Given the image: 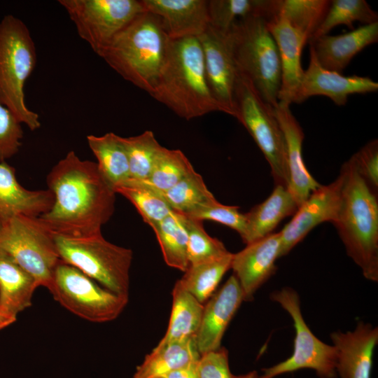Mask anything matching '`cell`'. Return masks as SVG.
<instances>
[{
    "instance_id": "9a60e30c",
    "label": "cell",
    "mask_w": 378,
    "mask_h": 378,
    "mask_svg": "<svg viewBox=\"0 0 378 378\" xmlns=\"http://www.w3.org/2000/svg\"><path fill=\"white\" fill-rule=\"evenodd\" d=\"M309 63L304 70L293 103L300 104L312 96L323 95L335 104L344 106L354 94L375 92L378 83L367 76H344L328 70L318 62L312 48H309Z\"/></svg>"
},
{
    "instance_id": "d4e9b609",
    "label": "cell",
    "mask_w": 378,
    "mask_h": 378,
    "mask_svg": "<svg viewBox=\"0 0 378 378\" xmlns=\"http://www.w3.org/2000/svg\"><path fill=\"white\" fill-rule=\"evenodd\" d=\"M36 280L0 249V309L17 317L31 306Z\"/></svg>"
},
{
    "instance_id": "3957f363",
    "label": "cell",
    "mask_w": 378,
    "mask_h": 378,
    "mask_svg": "<svg viewBox=\"0 0 378 378\" xmlns=\"http://www.w3.org/2000/svg\"><path fill=\"white\" fill-rule=\"evenodd\" d=\"M150 96L186 120L223 112L209 90L197 37L170 41Z\"/></svg>"
},
{
    "instance_id": "f6af8a7d",
    "label": "cell",
    "mask_w": 378,
    "mask_h": 378,
    "mask_svg": "<svg viewBox=\"0 0 378 378\" xmlns=\"http://www.w3.org/2000/svg\"><path fill=\"white\" fill-rule=\"evenodd\" d=\"M3 227H4V222L0 218V234H1V231L3 230Z\"/></svg>"
},
{
    "instance_id": "ba28073f",
    "label": "cell",
    "mask_w": 378,
    "mask_h": 378,
    "mask_svg": "<svg viewBox=\"0 0 378 378\" xmlns=\"http://www.w3.org/2000/svg\"><path fill=\"white\" fill-rule=\"evenodd\" d=\"M234 118L244 126L262 151L271 168L275 185L287 188L289 177L286 142L274 108L239 72L234 88Z\"/></svg>"
},
{
    "instance_id": "1f68e13d",
    "label": "cell",
    "mask_w": 378,
    "mask_h": 378,
    "mask_svg": "<svg viewBox=\"0 0 378 378\" xmlns=\"http://www.w3.org/2000/svg\"><path fill=\"white\" fill-rule=\"evenodd\" d=\"M115 191L127 198L151 227L173 211L160 192L143 181L130 179Z\"/></svg>"
},
{
    "instance_id": "cb8c5ba5",
    "label": "cell",
    "mask_w": 378,
    "mask_h": 378,
    "mask_svg": "<svg viewBox=\"0 0 378 378\" xmlns=\"http://www.w3.org/2000/svg\"><path fill=\"white\" fill-rule=\"evenodd\" d=\"M298 209L288 188L275 185L265 201L244 214L246 226L241 239L248 244L268 236L284 218L294 215Z\"/></svg>"
},
{
    "instance_id": "8d00e7d4",
    "label": "cell",
    "mask_w": 378,
    "mask_h": 378,
    "mask_svg": "<svg viewBox=\"0 0 378 378\" xmlns=\"http://www.w3.org/2000/svg\"><path fill=\"white\" fill-rule=\"evenodd\" d=\"M122 141L128 157L130 179L147 180L162 146L150 130L136 136L122 137Z\"/></svg>"
},
{
    "instance_id": "7402d4cb",
    "label": "cell",
    "mask_w": 378,
    "mask_h": 378,
    "mask_svg": "<svg viewBox=\"0 0 378 378\" xmlns=\"http://www.w3.org/2000/svg\"><path fill=\"white\" fill-rule=\"evenodd\" d=\"M377 41L378 22L340 35H323L309 44L323 68L342 73L355 55Z\"/></svg>"
},
{
    "instance_id": "7bdbcfd3",
    "label": "cell",
    "mask_w": 378,
    "mask_h": 378,
    "mask_svg": "<svg viewBox=\"0 0 378 378\" xmlns=\"http://www.w3.org/2000/svg\"><path fill=\"white\" fill-rule=\"evenodd\" d=\"M198 361V360H197ZM197 361L164 375L165 378H198Z\"/></svg>"
},
{
    "instance_id": "484cf974",
    "label": "cell",
    "mask_w": 378,
    "mask_h": 378,
    "mask_svg": "<svg viewBox=\"0 0 378 378\" xmlns=\"http://www.w3.org/2000/svg\"><path fill=\"white\" fill-rule=\"evenodd\" d=\"M196 337L158 344L139 365L133 378H152L197 361L200 358Z\"/></svg>"
},
{
    "instance_id": "f1b7e54d",
    "label": "cell",
    "mask_w": 378,
    "mask_h": 378,
    "mask_svg": "<svg viewBox=\"0 0 378 378\" xmlns=\"http://www.w3.org/2000/svg\"><path fill=\"white\" fill-rule=\"evenodd\" d=\"M152 229L166 264L184 272L189 266L186 216L172 211L164 219L153 225Z\"/></svg>"
},
{
    "instance_id": "60d3db41",
    "label": "cell",
    "mask_w": 378,
    "mask_h": 378,
    "mask_svg": "<svg viewBox=\"0 0 378 378\" xmlns=\"http://www.w3.org/2000/svg\"><path fill=\"white\" fill-rule=\"evenodd\" d=\"M198 378H258L257 371L236 375L231 372L228 352L224 347L205 353L197 361Z\"/></svg>"
},
{
    "instance_id": "7a4b0ae2",
    "label": "cell",
    "mask_w": 378,
    "mask_h": 378,
    "mask_svg": "<svg viewBox=\"0 0 378 378\" xmlns=\"http://www.w3.org/2000/svg\"><path fill=\"white\" fill-rule=\"evenodd\" d=\"M341 202L332 222L347 255L368 280L378 281V200L351 158L341 167Z\"/></svg>"
},
{
    "instance_id": "d6a6232c",
    "label": "cell",
    "mask_w": 378,
    "mask_h": 378,
    "mask_svg": "<svg viewBox=\"0 0 378 378\" xmlns=\"http://www.w3.org/2000/svg\"><path fill=\"white\" fill-rule=\"evenodd\" d=\"M360 22L369 24L378 22V14L365 0H332L321 23L309 43L328 34L334 27L344 24L353 29Z\"/></svg>"
},
{
    "instance_id": "74e56055",
    "label": "cell",
    "mask_w": 378,
    "mask_h": 378,
    "mask_svg": "<svg viewBox=\"0 0 378 378\" xmlns=\"http://www.w3.org/2000/svg\"><path fill=\"white\" fill-rule=\"evenodd\" d=\"M186 225L188 236L187 256L189 265L211 260L229 253L220 241L206 233L202 221L186 216Z\"/></svg>"
},
{
    "instance_id": "b9f144b4",
    "label": "cell",
    "mask_w": 378,
    "mask_h": 378,
    "mask_svg": "<svg viewBox=\"0 0 378 378\" xmlns=\"http://www.w3.org/2000/svg\"><path fill=\"white\" fill-rule=\"evenodd\" d=\"M358 172L376 192L378 188V141L367 143L351 157Z\"/></svg>"
},
{
    "instance_id": "9c48e42d",
    "label": "cell",
    "mask_w": 378,
    "mask_h": 378,
    "mask_svg": "<svg viewBox=\"0 0 378 378\" xmlns=\"http://www.w3.org/2000/svg\"><path fill=\"white\" fill-rule=\"evenodd\" d=\"M47 288L66 309L93 323L115 319L128 302V297L110 291L61 260Z\"/></svg>"
},
{
    "instance_id": "6da1fadb",
    "label": "cell",
    "mask_w": 378,
    "mask_h": 378,
    "mask_svg": "<svg viewBox=\"0 0 378 378\" xmlns=\"http://www.w3.org/2000/svg\"><path fill=\"white\" fill-rule=\"evenodd\" d=\"M46 183L54 201L38 218L48 230L74 238L102 234L114 212L117 193L96 162L81 160L71 150L52 167Z\"/></svg>"
},
{
    "instance_id": "83f0119b",
    "label": "cell",
    "mask_w": 378,
    "mask_h": 378,
    "mask_svg": "<svg viewBox=\"0 0 378 378\" xmlns=\"http://www.w3.org/2000/svg\"><path fill=\"white\" fill-rule=\"evenodd\" d=\"M204 306L176 281L172 290V307L167 332L158 344L196 337Z\"/></svg>"
},
{
    "instance_id": "603a6c76",
    "label": "cell",
    "mask_w": 378,
    "mask_h": 378,
    "mask_svg": "<svg viewBox=\"0 0 378 378\" xmlns=\"http://www.w3.org/2000/svg\"><path fill=\"white\" fill-rule=\"evenodd\" d=\"M54 196L49 189L31 190L18 181L15 169L0 162V218L3 222L18 216L38 218L52 206Z\"/></svg>"
},
{
    "instance_id": "ab89813d",
    "label": "cell",
    "mask_w": 378,
    "mask_h": 378,
    "mask_svg": "<svg viewBox=\"0 0 378 378\" xmlns=\"http://www.w3.org/2000/svg\"><path fill=\"white\" fill-rule=\"evenodd\" d=\"M22 123L0 102V162L16 155L23 138Z\"/></svg>"
},
{
    "instance_id": "ee69618b",
    "label": "cell",
    "mask_w": 378,
    "mask_h": 378,
    "mask_svg": "<svg viewBox=\"0 0 378 378\" xmlns=\"http://www.w3.org/2000/svg\"><path fill=\"white\" fill-rule=\"evenodd\" d=\"M16 321V316L10 315L0 309V330L11 325Z\"/></svg>"
},
{
    "instance_id": "8992f818",
    "label": "cell",
    "mask_w": 378,
    "mask_h": 378,
    "mask_svg": "<svg viewBox=\"0 0 378 378\" xmlns=\"http://www.w3.org/2000/svg\"><path fill=\"white\" fill-rule=\"evenodd\" d=\"M238 71L253 84L261 98L274 108L279 102L281 64L267 20L252 16L237 22L230 31Z\"/></svg>"
},
{
    "instance_id": "d6986e66",
    "label": "cell",
    "mask_w": 378,
    "mask_h": 378,
    "mask_svg": "<svg viewBox=\"0 0 378 378\" xmlns=\"http://www.w3.org/2000/svg\"><path fill=\"white\" fill-rule=\"evenodd\" d=\"M336 351V372L341 378H371L377 327L360 322L354 331L330 335Z\"/></svg>"
},
{
    "instance_id": "4fadbf2b",
    "label": "cell",
    "mask_w": 378,
    "mask_h": 378,
    "mask_svg": "<svg viewBox=\"0 0 378 378\" xmlns=\"http://www.w3.org/2000/svg\"><path fill=\"white\" fill-rule=\"evenodd\" d=\"M202 49L206 81L222 111L234 117V92L239 71L230 33L211 25L197 37Z\"/></svg>"
},
{
    "instance_id": "44dd1931",
    "label": "cell",
    "mask_w": 378,
    "mask_h": 378,
    "mask_svg": "<svg viewBox=\"0 0 378 378\" xmlns=\"http://www.w3.org/2000/svg\"><path fill=\"white\" fill-rule=\"evenodd\" d=\"M171 40L198 37L209 25L206 0H141Z\"/></svg>"
},
{
    "instance_id": "4dcf8cb0",
    "label": "cell",
    "mask_w": 378,
    "mask_h": 378,
    "mask_svg": "<svg viewBox=\"0 0 378 378\" xmlns=\"http://www.w3.org/2000/svg\"><path fill=\"white\" fill-rule=\"evenodd\" d=\"M233 253L199 264L189 265L178 283L200 303L206 301L215 291L231 267Z\"/></svg>"
},
{
    "instance_id": "5bb4252c",
    "label": "cell",
    "mask_w": 378,
    "mask_h": 378,
    "mask_svg": "<svg viewBox=\"0 0 378 378\" xmlns=\"http://www.w3.org/2000/svg\"><path fill=\"white\" fill-rule=\"evenodd\" d=\"M342 178L340 174L328 185H321L298 207L280 233L279 258L287 255L318 225L335 220L341 202Z\"/></svg>"
},
{
    "instance_id": "4316f807",
    "label": "cell",
    "mask_w": 378,
    "mask_h": 378,
    "mask_svg": "<svg viewBox=\"0 0 378 378\" xmlns=\"http://www.w3.org/2000/svg\"><path fill=\"white\" fill-rule=\"evenodd\" d=\"M88 146L97 159L98 169L114 188L130 179L128 157L122 136L113 132L87 136Z\"/></svg>"
},
{
    "instance_id": "f35d334b",
    "label": "cell",
    "mask_w": 378,
    "mask_h": 378,
    "mask_svg": "<svg viewBox=\"0 0 378 378\" xmlns=\"http://www.w3.org/2000/svg\"><path fill=\"white\" fill-rule=\"evenodd\" d=\"M184 215L200 221L210 220L225 225L236 230L241 238L245 232V215L239 207L222 204L216 200Z\"/></svg>"
},
{
    "instance_id": "52a82bcc",
    "label": "cell",
    "mask_w": 378,
    "mask_h": 378,
    "mask_svg": "<svg viewBox=\"0 0 378 378\" xmlns=\"http://www.w3.org/2000/svg\"><path fill=\"white\" fill-rule=\"evenodd\" d=\"M54 237L61 260L110 291L128 297L131 249L109 242L102 234L80 238Z\"/></svg>"
},
{
    "instance_id": "7c38bea8",
    "label": "cell",
    "mask_w": 378,
    "mask_h": 378,
    "mask_svg": "<svg viewBox=\"0 0 378 378\" xmlns=\"http://www.w3.org/2000/svg\"><path fill=\"white\" fill-rule=\"evenodd\" d=\"M80 38L97 55L139 15L146 11L137 0H59Z\"/></svg>"
},
{
    "instance_id": "8fae6325",
    "label": "cell",
    "mask_w": 378,
    "mask_h": 378,
    "mask_svg": "<svg viewBox=\"0 0 378 378\" xmlns=\"http://www.w3.org/2000/svg\"><path fill=\"white\" fill-rule=\"evenodd\" d=\"M270 298L279 303L293 321L295 330L293 352L286 360L262 369V374L258 378H274L301 369L313 370L319 378H335L337 376L335 349L312 332L302 315L297 292L285 287L273 292Z\"/></svg>"
},
{
    "instance_id": "5b68a950",
    "label": "cell",
    "mask_w": 378,
    "mask_h": 378,
    "mask_svg": "<svg viewBox=\"0 0 378 378\" xmlns=\"http://www.w3.org/2000/svg\"><path fill=\"white\" fill-rule=\"evenodd\" d=\"M36 62L29 28L18 18L6 15L0 21V102L31 131L40 128L41 122L26 104L24 86Z\"/></svg>"
},
{
    "instance_id": "ac0fdd59",
    "label": "cell",
    "mask_w": 378,
    "mask_h": 378,
    "mask_svg": "<svg viewBox=\"0 0 378 378\" xmlns=\"http://www.w3.org/2000/svg\"><path fill=\"white\" fill-rule=\"evenodd\" d=\"M243 300L241 288L232 274L204 307L196 335L200 355L220 348L225 331Z\"/></svg>"
},
{
    "instance_id": "d590c367",
    "label": "cell",
    "mask_w": 378,
    "mask_h": 378,
    "mask_svg": "<svg viewBox=\"0 0 378 378\" xmlns=\"http://www.w3.org/2000/svg\"><path fill=\"white\" fill-rule=\"evenodd\" d=\"M161 193L173 211L183 214L216 200L195 171Z\"/></svg>"
},
{
    "instance_id": "836d02e7",
    "label": "cell",
    "mask_w": 378,
    "mask_h": 378,
    "mask_svg": "<svg viewBox=\"0 0 378 378\" xmlns=\"http://www.w3.org/2000/svg\"><path fill=\"white\" fill-rule=\"evenodd\" d=\"M330 4L329 0H274L272 15H277L303 31L309 42Z\"/></svg>"
},
{
    "instance_id": "e575fe53",
    "label": "cell",
    "mask_w": 378,
    "mask_h": 378,
    "mask_svg": "<svg viewBox=\"0 0 378 378\" xmlns=\"http://www.w3.org/2000/svg\"><path fill=\"white\" fill-rule=\"evenodd\" d=\"M194 171L190 162L181 150L162 146L150 176L143 182L162 192Z\"/></svg>"
},
{
    "instance_id": "ffe728a7",
    "label": "cell",
    "mask_w": 378,
    "mask_h": 378,
    "mask_svg": "<svg viewBox=\"0 0 378 378\" xmlns=\"http://www.w3.org/2000/svg\"><path fill=\"white\" fill-rule=\"evenodd\" d=\"M290 106L279 101L274 111L286 142L289 177L287 188L299 207L321 185L306 168L302 158L304 132Z\"/></svg>"
},
{
    "instance_id": "bcb514c9",
    "label": "cell",
    "mask_w": 378,
    "mask_h": 378,
    "mask_svg": "<svg viewBox=\"0 0 378 378\" xmlns=\"http://www.w3.org/2000/svg\"><path fill=\"white\" fill-rule=\"evenodd\" d=\"M152 378H165V377L164 376H158V377H155Z\"/></svg>"
},
{
    "instance_id": "f546056e",
    "label": "cell",
    "mask_w": 378,
    "mask_h": 378,
    "mask_svg": "<svg viewBox=\"0 0 378 378\" xmlns=\"http://www.w3.org/2000/svg\"><path fill=\"white\" fill-rule=\"evenodd\" d=\"M274 0L208 1L209 24L228 33L239 21L252 16L268 20L274 12Z\"/></svg>"
},
{
    "instance_id": "e0dca14e",
    "label": "cell",
    "mask_w": 378,
    "mask_h": 378,
    "mask_svg": "<svg viewBox=\"0 0 378 378\" xmlns=\"http://www.w3.org/2000/svg\"><path fill=\"white\" fill-rule=\"evenodd\" d=\"M267 28L279 49L281 64V84L279 102H294L304 70L301 66L303 47L308 36L286 19L273 15L267 20Z\"/></svg>"
},
{
    "instance_id": "2e32d148",
    "label": "cell",
    "mask_w": 378,
    "mask_h": 378,
    "mask_svg": "<svg viewBox=\"0 0 378 378\" xmlns=\"http://www.w3.org/2000/svg\"><path fill=\"white\" fill-rule=\"evenodd\" d=\"M280 244V233L273 232L232 255L230 268L241 288L244 300H252L255 291L275 273Z\"/></svg>"
},
{
    "instance_id": "30bf717a",
    "label": "cell",
    "mask_w": 378,
    "mask_h": 378,
    "mask_svg": "<svg viewBox=\"0 0 378 378\" xmlns=\"http://www.w3.org/2000/svg\"><path fill=\"white\" fill-rule=\"evenodd\" d=\"M0 249L48 288L60 258L54 234L38 218L18 216L4 223Z\"/></svg>"
},
{
    "instance_id": "277c9868",
    "label": "cell",
    "mask_w": 378,
    "mask_h": 378,
    "mask_svg": "<svg viewBox=\"0 0 378 378\" xmlns=\"http://www.w3.org/2000/svg\"><path fill=\"white\" fill-rule=\"evenodd\" d=\"M170 41L159 18L145 11L122 30L99 57L125 80L150 95Z\"/></svg>"
}]
</instances>
